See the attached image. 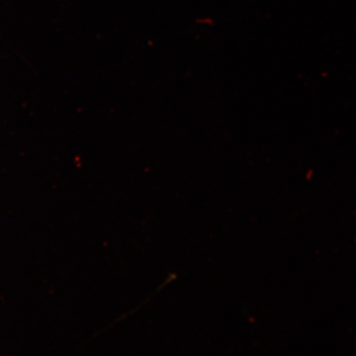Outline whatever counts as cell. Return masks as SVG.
Instances as JSON below:
<instances>
[]
</instances>
